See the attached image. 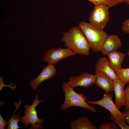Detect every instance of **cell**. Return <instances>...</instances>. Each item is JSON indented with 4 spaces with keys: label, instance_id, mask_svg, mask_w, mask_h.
Returning <instances> with one entry per match:
<instances>
[{
    "label": "cell",
    "instance_id": "52a82bcc",
    "mask_svg": "<svg viewBox=\"0 0 129 129\" xmlns=\"http://www.w3.org/2000/svg\"><path fill=\"white\" fill-rule=\"evenodd\" d=\"M76 54L72 50L68 48H53L45 53L42 60L48 64L54 65L62 59L74 56Z\"/></svg>",
    "mask_w": 129,
    "mask_h": 129
},
{
    "label": "cell",
    "instance_id": "277c9868",
    "mask_svg": "<svg viewBox=\"0 0 129 129\" xmlns=\"http://www.w3.org/2000/svg\"><path fill=\"white\" fill-rule=\"evenodd\" d=\"M44 98L41 101H39L38 98V93L36 94V97L32 104L25 105L24 107L25 110L24 112V115L21 117L20 121L21 123L24 124V126L27 127L30 124L31 125L30 129H41L43 128V125L40 124L43 123L44 118L39 119L37 115V111L35 109L36 107L39 104L44 101Z\"/></svg>",
    "mask_w": 129,
    "mask_h": 129
},
{
    "label": "cell",
    "instance_id": "7a4b0ae2",
    "mask_svg": "<svg viewBox=\"0 0 129 129\" xmlns=\"http://www.w3.org/2000/svg\"><path fill=\"white\" fill-rule=\"evenodd\" d=\"M78 26L94 52L100 51L102 46L108 35L103 30L99 29L90 23L84 21L80 22Z\"/></svg>",
    "mask_w": 129,
    "mask_h": 129
},
{
    "label": "cell",
    "instance_id": "8992f818",
    "mask_svg": "<svg viewBox=\"0 0 129 129\" xmlns=\"http://www.w3.org/2000/svg\"><path fill=\"white\" fill-rule=\"evenodd\" d=\"M112 97L111 94L105 92L102 99L95 101H88L87 102L89 104L99 105L108 110L110 113L111 118L121 121H124V113L119 110L113 102Z\"/></svg>",
    "mask_w": 129,
    "mask_h": 129
},
{
    "label": "cell",
    "instance_id": "6da1fadb",
    "mask_svg": "<svg viewBox=\"0 0 129 129\" xmlns=\"http://www.w3.org/2000/svg\"><path fill=\"white\" fill-rule=\"evenodd\" d=\"M61 41L66 48H70L76 54L88 55L90 47L87 40L79 27H71L63 33Z\"/></svg>",
    "mask_w": 129,
    "mask_h": 129
},
{
    "label": "cell",
    "instance_id": "cb8c5ba5",
    "mask_svg": "<svg viewBox=\"0 0 129 129\" xmlns=\"http://www.w3.org/2000/svg\"><path fill=\"white\" fill-rule=\"evenodd\" d=\"M123 113L125 114L124 120L125 122L129 124V110H126Z\"/></svg>",
    "mask_w": 129,
    "mask_h": 129
},
{
    "label": "cell",
    "instance_id": "5b68a950",
    "mask_svg": "<svg viewBox=\"0 0 129 129\" xmlns=\"http://www.w3.org/2000/svg\"><path fill=\"white\" fill-rule=\"evenodd\" d=\"M110 8L105 4L95 5L89 18V23L99 29L103 30L110 20Z\"/></svg>",
    "mask_w": 129,
    "mask_h": 129
},
{
    "label": "cell",
    "instance_id": "5bb4252c",
    "mask_svg": "<svg viewBox=\"0 0 129 129\" xmlns=\"http://www.w3.org/2000/svg\"><path fill=\"white\" fill-rule=\"evenodd\" d=\"M111 67L115 73L121 69V65L126 54L124 53L115 51L108 54Z\"/></svg>",
    "mask_w": 129,
    "mask_h": 129
},
{
    "label": "cell",
    "instance_id": "7402d4cb",
    "mask_svg": "<svg viewBox=\"0 0 129 129\" xmlns=\"http://www.w3.org/2000/svg\"><path fill=\"white\" fill-rule=\"evenodd\" d=\"M118 124L122 129H129V126L127 124L125 121H121L113 119L110 118Z\"/></svg>",
    "mask_w": 129,
    "mask_h": 129
},
{
    "label": "cell",
    "instance_id": "e0dca14e",
    "mask_svg": "<svg viewBox=\"0 0 129 129\" xmlns=\"http://www.w3.org/2000/svg\"><path fill=\"white\" fill-rule=\"evenodd\" d=\"M95 5L103 4L106 5L110 7L124 3L123 0H87Z\"/></svg>",
    "mask_w": 129,
    "mask_h": 129
},
{
    "label": "cell",
    "instance_id": "7c38bea8",
    "mask_svg": "<svg viewBox=\"0 0 129 129\" xmlns=\"http://www.w3.org/2000/svg\"><path fill=\"white\" fill-rule=\"evenodd\" d=\"M95 67V73L103 72L113 81L118 79L112 69L109 59L105 57H101L96 63Z\"/></svg>",
    "mask_w": 129,
    "mask_h": 129
},
{
    "label": "cell",
    "instance_id": "484cf974",
    "mask_svg": "<svg viewBox=\"0 0 129 129\" xmlns=\"http://www.w3.org/2000/svg\"><path fill=\"white\" fill-rule=\"evenodd\" d=\"M128 54L129 55V52H128Z\"/></svg>",
    "mask_w": 129,
    "mask_h": 129
},
{
    "label": "cell",
    "instance_id": "30bf717a",
    "mask_svg": "<svg viewBox=\"0 0 129 129\" xmlns=\"http://www.w3.org/2000/svg\"><path fill=\"white\" fill-rule=\"evenodd\" d=\"M122 44L120 39L115 34L108 35L101 47L100 51L103 55H107L120 48Z\"/></svg>",
    "mask_w": 129,
    "mask_h": 129
},
{
    "label": "cell",
    "instance_id": "ffe728a7",
    "mask_svg": "<svg viewBox=\"0 0 129 129\" xmlns=\"http://www.w3.org/2000/svg\"><path fill=\"white\" fill-rule=\"evenodd\" d=\"M121 29L123 32L129 34V19L123 22Z\"/></svg>",
    "mask_w": 129,
    "mask_h": 129
},
{
    "label": "cell",
    "instance_id": "603a6c76",
    "mask_svg": "<svg viewBox=\"0 0 129 129\" xmlns=\"http://www.w3.org/2000/svg\"><path fill=\"white\" fill-rule=\"evenodd\" d=\"M8 122L5 120L0 114V129H4L8 124Z\"/></svg>",
    "mask_w": 129,
    "mask_h": 129
},
{
    "label": "cell",
    "instance_id": "3957f363",
    "mask_svg": "<svg viewBox=\"0 0 129 129\" xmlns=\"http://www.w3.org/2000/svg\"><path fill=\"white\" fill-rule=\"evenodd\" d=\"M62 89L64 100L61 106V109L63 110L71 107L77 106L89 109L93 113L97 112L95 108L86 102V97L83 93L76 92L74 88L69 86L66 82L63 83Z\"/></svg>",
    "mask_w": 129,
    "mask_h": 129
},
{
    "label": "cell",
    "instance_id": "9c48e42d",
    "mask_svg": "<svg viewBox=\"0 0 129 129\" xmlns=\"http://www.w3.org/2000/svg\"><path fill=\"white\" fill-rule=\"evenodd\" d=\"M57 70L54 65L48 64L42 70L40 74L29 82L32 90H37L38 86L44 81L51 79L56 74Z\"/></svg>",
    "mask_w": 129,
    "mask_h": 129
},
{
    "label": "cell",
    "instance_id": "d4e9b609",
    "mask_svg": "<svg viewBox=\"0 0 129 129\" xmlns=\"http://www.w3.org/2000/svg\"><path fill=\"white\" fill-rule=\"evenodd\" d=\"M123 2L125 4L129 5V0H123Z\"/></svg>",
    "mask_w": 129,
    "mask_h": 129
},
{
    "label": "cell",
    "instance_id": "ac0fdd59",
    "mask_svg": "<svg viewBox=\"0 0 129 129\" xmlns=\"http://www.w3.org/2000/svg\"><path fill=\"white\" fill-rule=\"evenodd\" d=\"M115 73L117 77L125 85L129 84V68H121Z\"/></svg>",
    "mask_w": 129,
    "mask_h": 129
},
{
    "label": "cell",
    "instance_id": "ba28073f",
    "mask_svg": "<svg viewBox=\"0 0 129 129\" xmlns=\"http://www.w3.org/2000/svg\"><path fill=\"white\" fill-rule=\"evenodd\" d=\"M96 74L84 72L80 75L72 76L66 82L70 86L73 88L77 86L87 88L93 84L95 83L96 78Z\"/></svg>",
    "mask_w": 129,
    "mask_h": 129
},
{
    "label": "cell",
    "instance_id": "8fae6325",
    "mask_svg": "<svg viewBox=\"0 0 129 129\" xmlns=\"http://www.w3.org/2000/svg\"><path fill=\"white\" fill-rule=\"evenodd\" d=\"M113 89L114 92L115 103L119 109L126 106V103L124 89L125 85L119 79L113 81Z\"/></svg>",
    "mask_w": 129,
    "mask_h": 129
},
{
    "label": "cell",
    "instance_id": "4fadbf2b",
    "mask_svg": "<svg viewBox=\"0 0 129 129\" xmlns=\"http://www.w3.org/2000/svg\"><path fill=\"white\" fill-rule=\"evenodd\" d=\"M97 78L95 84L97 86L107 93L113 92V81L104 73L101 72L95 73Z\"/></svg>",
    "mask_w": 129,
    "mask_h": 129
},
{
    "label": "cell",
    "instance_id": "9a60e30c",
    "mask_svg": "<svg viewBox=\"0 0 129 129\" xmlns=\"http://www.w3.org/2000/svg\"><path fill=\"white\" fill-rule=\"evenodd\" d=\"M72 129H97L88 118L86 116L79 118L70 123Z\"/></svg>",
    "mask_w": 129,
    "mask_h": 129
},
{
    "label": "cell",
    "instance_id": "d6986e66",
    "mask_svg": "<svg viewBox=\"0 0 129 129\" xmlns=\"http://www.w3.org/2000/svg\"><path fill=\"white\" fill-rule=\"evenodd\" d=\"M116 123L113 122L111 123H105L101 124L99 128V129H118L116 125Z\"/></svg>",
    "mask_w": 129,
    "mask_h": 129
},
{
    "label": "cell",
    "instance_id": "2e32d148",
    "mask_svg": "<svg viewBox=\"0 0 129 129\" xmlns=\"http://www.w3.org/2000/svg\"><path fill=\"white\" fill-rule=\"evenodd\" d=\"M21 99L18 103L15 102L16 106V109L14 114L12 115V118L11 119H8L9 123L8 126L7 127V129H17L19 128L18 123L21 120V116L18 114L15 115V113L16 110L21 105Z\"/></svg>",
    "mask_w": 129,
    "mask_h": 129
},
{
    "label": "cell",
    "instance_id": "44dd1931",
    "mask_svg": "<svg viewBox=\"0 0 129 129\" xmlns=\"http://www.w3.org/2000/svg\"><path fill=\"white\" fill-rule=\"evenodd\" d=\"M126 103L125 107L126 110H129V85L124 89Z\"/></svg>",
    "mask_w": 129,
    "mask_h": 129
}]
</instances>
